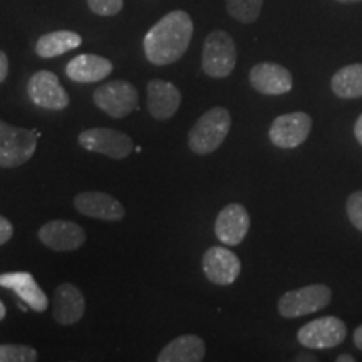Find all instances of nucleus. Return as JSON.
Listing matches in <instances>:
<instances>
[{
    "instance_id": "nucleus-25",
    "label": "nucleus",
    "mask_w": 362,
    "mask_h": 362,
    "mask_svg": "<svg viewBox=\"0 0 362 362\" xmlns=\"http://www.w3.org/2000/svg\"><path fill=\"white\" fill-rule=\"evenodd\" d=\"M88 6L96 16L111 17L123 11L124 0H88Z\"/></svg>"
},
{
    "instance_id": "nucleus-22",
    "label": "nucleus",
    "mask_w": 362,
    "mask_h": 362,
    "mask_svg": "<svg viewBox=\"0 0 362 362\" xmlns=\"http://www.w3.org/2000/svg\"><path fill=\"white\" fill-rule=\"evenodd\" d=\"M334 94L341 99L362 98V62L339 69L330 81Z\"/></svg>"
},
{
    "instance_id": "nucleus-2",
    "label": "nucleus",
    "mask_w": 362,
    "mask_h": 362,
    "mask_svg": "<svg viewBox=\"0 0 362 362\" xmlns=\"http://www.w3.org/2000/svg\"><path fill=\"white\" fill-rule=\"evenodd\" d=\"M232 128V116L225 107H211L200 119L188 134V146L194 155H210L216 151L225 141V138Z\"/></svg>"
},
{
    "instance_id": "nucleus-31",
    "label": "nucleus",
    "mask_w": 362,
    "mask_h": 362,
    "mask_svg": "<svg viewBox=\"0 0 362 362\" xmlns=\"http://www.w3.org/2000/svg\"><path fill=\"white\" fill-rule=\"evenodd\" d=\"M337 362H354L356 361V357H352L351 354H341V356H339L337 357V359H336Z\"/></svg>"
},
{
    "instance_id": "nucleus-8",
    "label": "nucleus",
    "mask_w": 362,
    "mask_h": 362,
    "mask_svg": "<svg viewBox=\"0 0 362 362\" xmlns=\"http://www.w3.org/2000/svg\"><path fill=\"white\" fill-rule=\"evenodd\" d=\"M347 327L339 317L329 315L307 322L297 332V341L309 349H330L346 341Z\"/></svg>"
},
{
    "instance_id": "nucleus-10",
    "label": "nucleus",
    "mask_w": 362,
    "mask_h": 362,
    "mask_svg": "<svg viewBox=\"0 0 362 362\" xmlns=\"http://www.w3.org/2000/svg\"><path fill=\"white\" fill-rule=\"evenodd\" d=\"M312 129L310 116L304 111L288 112L275 117L269 129L272 144L282 149H293L300 146L309 138Z\"/></svg>"
},
{
    "instance_id": "nucleus-15",
    "label": "nucleus",
    "mask_w": 362,
    "mask_h": 362,
    "mask_svg": "<svg viewBox=\"0 0 362 362\" xmlns=\"http://www.w3.org/2000/svg\"><path fill=\"white\" fill-rule=\"evenodd\" d=\"M74 206L81 215L104 221H119L126 215L124 206L112 194L103 192H83L76 194Z\"/></svg>"
},
{
    "instance_id": "nucleus-28",
    "label": "nucleus",
    "mask_w": 362,
    "mask_h": 362,
    "mask_svg": "<svg viewBox=\"0 0 362 362\" xmlns=\"http://www.w3.org/2000/svg\"><path fill=\"white\" fill-rule=\"evenodd\" d=\"M8 74V59H7V54L0 51V84L4 83Z\"/></svg>"
},
{
    "instance_id": "nucleus-19",
    "label": "nucleus",
    "mask_w": 362,
    "mask_h": 362,
    "mask_svg": "<svg viewBox=\"0 0 362 362\" xmlns=\"http://www.w3.org/2000/svg\"><path fill=\"white\" fill-rule=\"evenodd\" d=\"M112 67L115 66L110 59L96 54H81L67 62L66 76L79 84L98 83L111 74Z\"/></svg>"
},
{
    "instance_id": "nucleus-12",
    "label": "nucleus",
    "mask_w": 362,
    "mask_h": 362,
    "mask_svg": "<svg viewBox=\"0 0 362 362\" xmlns=\"http://www.w3.org/2000/svg\"><path fill=\"white\" fill-rule=\"evenodd\" d=\"M205 277L215 285H230L238 279L242 272V264L237 253H233L230 248L223 247H211L208 248L202 260Z\"/></svg>"
},
{
    "instance_id": "nucleus-3",
    "label": "nucleus",
    "mask_w": 362,
    "mask_h": 362,
    "mask_svg": "<svg viewBox=\"0 0 362 362\" xmlns=\"http://www.w3.org/2000/svg\"><path fill=\"white\" fill-rule=\"evenodd\" d=\"M237 66V45L232 35L225 30H214L203 44L202 67L206 76L223 79L232 74Z\"/></svg>"
},
{
    "instance_id": "nucleus-13",
    "label": "nucleus",
    "mask_w": 362,
    "mask_h": 362,
    "mask_svg": "<svg viewBox=\"0 0 362 362\" xmlns=\"http://www.w3.org/2000/svg\"><path fill=\"white\" fill-rule=\"evenodd\" d=\"M250 230V215L240 203H230L220 211L215 221V235L226 247L240 245Z\"/></svg>"
},
{
    "instance_id": "nucleus-20",
    "label": "nucleus",
    "mask_w": 362,
    "mask_h": 362,
    "mask_svg": "<svg viewBox=\"0 0 362 362\" xmlns=\"http://www.w3.org/2000/svg\"><path fill=\"white\" fill-rule=\"evenodd\" d=\"M206 346L202 337L187 334L163 347L158 362H200L205 359Z\"/></svg>"
},
{
    "instance_id": "nucleus-23",
    "label": "nucleus",
    "mask_w": 362,
    "mask_h": 362,
    "mask_svg": "<svg viewBox=\"0 0 362 362\" xmlns=\"http://www.w3.org/2000/svg\"><path fill=\"white\" fill-rule=\"evenodd\" d=\"M226 11L242 24H253L260 17L264 0H225Z\"/></svg>"
},
{
    "instance_id": "nucleus-1",
    "label": "nucleus",
    "mask_w": 362,
    "mask_h": 362,
    "mask_svg": "<svg viewBox=\"0 0 362 362\" xmlns=\"http://www.w3.org/2000/svg\"><path fill=\"white\" fill-rule=\"evenodd\" d=\"M193 30L194 25L188 12L173 11L166 13L144 35V56L155 66L173 64L188 51Z\"/></svg>"
},
{
    "instance_id": "nucleus-6",
    "label": "nucleus",
    "mask_w": 362,
    "mask_h": 362,
    "mask_svg": "<svg viewBox=\"0 0 362 362\" xmlns=\"http://www.w3.org/2000/svg\"><path fill=\"white\" fill-rule=\"evenodd\" d=\"M93 101L103 112L121 119L138 107L139 94L128 81L117 79L99 86L93 93Z\"/></svg>"
},
{
    "instance_id": "nucleus-4",
    "label": "nucleus",
    "mask_w": 362,
    "mask_h": 362,
    "mask_svg": "<svg viewBox=\"0 0 362 362\" xmlns=\"http://www.w3.org/2000/svg\"><path fill=\"white\" fill-rule=\"evenodd\" d=\"M39 133L0 121V168H17L34 156Z\"/></svg>"
},
{
    "instance_id": "nucleus-32",
    "label": "nucleus",
    "mask_w": 362,
    "mask_h": 362,
    "mask_svg": "<svg viewBox=\"0 0 362 362\" xmlns=\"http://www.w3.org/2000/svg\"><path fill=\"white\" fill-rule=\"evenodd\" d=\"M6 305H4V302L2 300H0V320H2L4 319V317H6Z\"/></svg>"
},
{
    "instance_id": "nucleus-9",
    "label": "nucleus",
    "mask_w": 362,
    "mask_h": 362,
    "mask_svg": "<svg viewBox=\"0 0 362 362\" xmlns=\"http://www.w3.org/2000/svg\"><path fill=\"white\" fill-rule=\"evenodd\" d=\"M27 94L35 106L47 111H62L71 103L67 90L51 71L35 72L27 83Z\"/></svg>"
},
{
    "instance_id": "nucleus-16",
    "label": "nucleus",
    "mask_w": 362,
    "mask_h": 362,
    "mask_svg": "<svg viewBox=\"0 0 362 362\" xmlns=\"http://www.w3.org/2000/svg\"><path fill=\"white\" fill-rule=\"evenodd\" d=\"M148 111L155 119L165 121L175 116L181 104V93L173 83L153 79L146 86Z\"/></svg>"
},
{
    "instance_id": "nucleus-17",
    "label": "nucleus",
    "mask_w": 362,
    "mask_h": 362,
    "mask_svg": "<svg viewBox=\"0 0 362 362\" xmlns=\"http://www.w3.org/2000/svg\"><path fill=\"white\" fill-rule=\"evenodd\" d=\"M86 310V300L83 292L76 285L62 284L54 292L52 315L57 324L74 325L83 319Z\"/></svg>"
},
{
    "instance_id": "nucleus-21",
    "label": "nucleus",
    "mask_w": 362,
    "mask_h": 362,
    "mask_svg": "<svg viewBox=\"0 0 362 362\" xmlns=\"http://www.w3.org/2000/svg\"><path fill=\"white\" fill-rule=\"evenodd\" d=\"M83 44V37L72 30H56L40 35L35 44V54L42 59H54L62 54L74 51Z\"/></svg>"
},
{
    "instance_id": "nucleus-5",
    "label": "nucleus",
    "mask_w": 362,
    "mask_h": 362,
    "mask_svg": "<svg viewBox=\"0 0 362 362\" xmlns=\"http://www.w3.org/2000/svg\"><path fill=\"white\" fill-rule=\"evenodd\" d=\"M330 300H332V291L327 285L312 284L285 292L279 300V312L285 319H297L325 309Z\"/></svg>"
},
{
    "instance_id": "nucleus-18",
    "label": "nucleus",
    "mask_w": 362,
    "mask_h": 362,
    "mask_svg": "<svg viewBox=\"0 0 362 362\" xmlns=\"http://www.w3.org/2000/svg\"><path fill=\"white\" fill-rule=\"evenodd\" d=\"M0 287L11 288L12 292H16L35 312H44L47 309V296L42 292V288L39 287V284L35 282V279L29 272H8V274H2L0 275Z\"/></svg>"
},
{
    "instance_id": "nucleus-11",
    "label": "nucleus",
    "mask_w": 362,
    "mask_h": 362,
    "mask_svg": "<svg viewBox=\"0 0 362 362\" xmlns=\"http://www.w3.org/2000/svg\"><path fill=\"white\" fill-rule=\"evenodd\" d=\"M39 240L51 250L74 252L84 245L83 226L69 220H51L39 228Z\"/></svg>"
},
{
    "instance_id": "nucleus-29",
    "label": "nucleus",
    "mask_w": 362,
    "mask_h": 362,
    "mask_svg": "<svg viewBox=\"0 0 362 362\" xmlns=\"http://www.w3.org/2000/svg\"><path fill=\"white\" fill-rule=\"evenodd\" d=\"M354 136H356V139H357V141H359V144L362 146V115L357 117V121H356V124H354Z\"/></svg>"
},
{
    "instance_id": "nucleus-26",
    "label": "nucleus",
    "mask_w": 362,
    "mask_h": 362,
    "mask_svg": "<svg viewBox=\"0 0 362 362\" xmlns=\"http://www.w3.org/2000/svg\"><path fill=\"white\" fill-rule=\"evenodd\" d=\"M346 208L351 223L354 225L359 232H362V189L361 192H354L349 194Z\"/></svg>"
},
{
    "instance_id": "nucleus-14",
    "label": "nucleus",
    "mask_w": 362,
    "mask_h": 362,
    "mask_svg": "<svg viewBox=\"0 0 362 362\" xmlns=\"http://www.w3.org/2000/svg\"><path fill=\"white\" fill-rule=\"evenodd\" d=\"M248 78L252 88L265 96H282L293 86L291 71L275 62H259L252 67Z\"/></svg>"
},
{
    "instance_id": "nucleus-33",
    "label": "nucleus",
    "mask_w": 362,
    "mask_h": 362,
    "mask_svg": "<svg viewBox=\"0 0 362 362\" xmlns=\"http://www.w3.org/2000/svg\"><path fill=\"white\" fill-rule=\"evenodd\" d=\"M336 2H341V4H357V2H362V0H336Z\"/></svg>"
},
{
    "instance_id": "nucleus-30",
    "label": "nucleus",
    "mask_w": 362,
    "mask_h": 362,
    "mask_svg": "<svg viewBox=\"0 0 362 362\" xmlns=\"http://www.w3.org/2000/svg\"><path fill=\"white\" fill-rule=\"evenodd\" d=\"M354 344L357 349L362 351V325L354 330Z\"/></svg>"
},
{
    "instance_id": "nucleus-7",
    "label": "nucleus",
    "mask_w": 362,
    "mask_h": 362,
    "mask_svg": "<svg viewBox=\"0 0 362 362\" xmlns=\"http://www.w3.org/2000/svg\"><path fill=\"white\" fill-rule=\"evenodd\" d=\"M78 141L88 151L110 156L112 160H124L134 149L133 139L128 134L111 128L84 129Z\"/></svg>"
},
{
    "instance_id": "nucleus-27",
    "label": "nucleus",
    "mask_w": 362,
    "mask_h": 362,
    "mask_svg": "<svg viewBox=\"0 0 362 362\" xmlns=\"http://www.w3.org/2000/svg\"><path fill=\"white\" fill-rule=\"evenodd\" d=\"M12 235H13L12 223L7 218H4L2 215H0V245L7 243L8 240L12 238Z\"/></svg>"
},
{
    "instance_id": "nucleus-24",
    "label": "nucleus",
    "mask_w": 362,
    "mask_h": 362,
    "mask_svg": "<svg viewBox=\"0 0 362 362\" xmlns=\"http://www.w3.org/2000/svg\"><path fill=\"white\" fill-rule=\"evenodd\" d=\"M37 351L22 344H0V362H34Z\"/></svg>"
}]
</instances>
